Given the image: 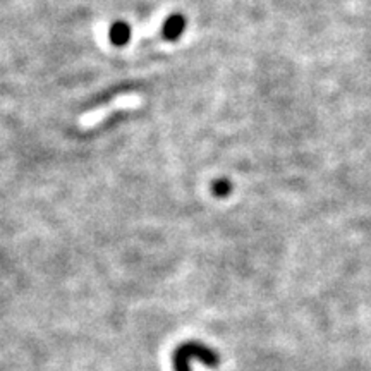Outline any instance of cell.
<instances>
[{"label": "cell", "mask_w": 371, "mask_h": 371, "mask_svg": "<svg viewBox=\"0 0 371 371\" xmlns=\"http://www.w3.org/2000/svg\"><path fill=\"white\" fill-rule=\"evenodd\" d=\"M199 361L208 368H216L220 365V356L214 349L199 340H187L174 349L172 368L174 371H193L191 362Z\"/></svg>", "instance_id": "6da1fadb"}, {"label": "cell", "mask_w": 371, "mask_h": 371, "mask_svg": "<svg viewBox=\"0 0 371 371\" xmlns=\"http://www.w3.org/2000/svg\"><path fill=\"white\" fill-rule=\"evenodd\" d=\"M143 103V98H141L140 93H122L119 95L117 98H114L112 102H107L105 105L93 108V110L88 112V114L81 115L79 119V126L83 129H90L93 126H97L98 122H102L107 115H110L112 112L115 110H127V108H136Z\"/></svg>", "instance_id": "7a4b0ae2"}]
</instances>
